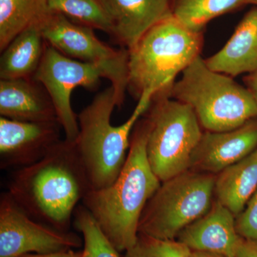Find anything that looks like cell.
Returning a JSON list of instances; mask_svg holds the SVG:
<instances>
[{
  "label": "cell",
  "mask_w": 257,
  "mask_h": 257,
  "mask_svg": "<svg viewBox=\"0 0 257 257\" xmlns=\"http://www.w3.org/2000/svg\"><path fill=\"white\" fill-rule=\"evenodd\" d=\"M204 60L212 70L231 77L257 72V6L244 15L226 45Z\"/></svg>",
  "instance_id": "16"
},
{
  "label": "cell",
  "mask_w": 257,
  "mask_h": 257,
  "mask_svg": "<svg viewBox=\"0 0 257 257\" xmlns=\"http://www.w3.org/2000/svg\"><path fill=\"white\" fill-rule=\"evenodd\" d=\"M83 246L72 232L56 229L29 215L8 192L0 197V257L62 252Z\"/></svg>",
  "instance_id": "10"
},
{
  "label": "cell",
  "mask_w": 257,
  "mask_h": 257,
  "mask_svg": "<svg viewBox=\"0 0 257 257\" xmlns=\"http://www.w3.org/2000/svg\"><path fill=\"white\" fill-rule=\"evenodd\" d=\"M112 34L122 48H133L150 29L172 16V0H101Z\"/></svg>",
  "instance_id": "14"
},
{
  "label": "cell",
  "mask_w": 257,
  "mask_h": 257,
  "mask_svg": "<svg viewBox=\"0 0 257 257\" xmlns=\"http://www.w3.org/2000/svg\"><path fill=\"white\" fill-rule=\"evenodd\" d=\"M45 45L40 23L20 32L1 52L0 79L33 78L41 63Z\"/></svg>",
  "instance_id": "18"
},
{
  "label": "cell",
  "mask_w": 257,
  "mask_h": 257,
  "mask_svg": "<svg viewBox=\"0 0 257 257\" xmlns=\"http://www.w3.org/2000/svg\"><path fill=\"white\" fill-rule=\"evenodd\" d=\"M51 12L47 0H0V50L31 25L41 23Z\"/></svg>",
  "instance_id": "19"
},
{
  "label": "cell",
  "mask_w": 257,
  "mask_h": 257,
  "mask_svg": "<svg viewBox=\"0 0 257 257\" xmlns=\"http://www.w3.org/2000/svg\"><path fill=\"white\" fill-rule=\"evenodd\" d=\"M246 5H251L253 6H257V0H247Z\"/></svg>",
  "instance_id": "29"
},
{
  "label": "cell",
  "mask_w": 257,
  "mask_h": 257,
  "mask_svg": "<svg viewBox=\"0 0 257 257\" xmlns=\"http://www.w3.org/2000/svg\"><path fill=\"white\" fill-rule=\"evenodd\" d=\"M191 257H225L216 253L205 252V251H192Z\"/></svg>",
  "instance_id": "28"
},
{
  "label": "cell",
  "mask_w": 257,
  "mask_h": 257,
  "mask_svg": "<svg viewBox=\"0 0 257 257\" xmlns=\"http://www.w3.org/2000/svg\"><path fill=\"white\" fill-rule=\"evenodd\" d=\"M154 95L151 90L144 92L130 117L119 126L111 124L117 106L111 86L98 93L77 115L79 133L76 147L92 189L109 187L117 178L127 156L134 128L150 107Z\"/></svg>",
  "instance_id": "3"
},
{
  "label": "cell",
  "mask_w": 257,
  "mask_h": 257,
  "mask_svg": "<svg viewBox=\"0 0 257 257\" xmlns=\"http://www.w3.org/2000/svg\"><path fill=\"white\" fill-rule=\"evenodd\" d=\"M20 257H82V251H75L74 249L62 251V252L38 254V253H28Z\"/></svg>",
  "instance_id": "27"
},
{
  "label": "cell",
  "mask_w": 257,
  "mask_h": 257,
  "mask_svg": "<svg viewBox=\"0 0 257 257\" xmlns=\"http://www.w3.org/2000/svg\"><path fill=\"white\" fill-rule=\"evenodd\" d=\"M257 189V149L216 175L214 199L236 218Z\"/></svg>",
  "instance_id": "17"
},
{
  "label": "cell",
  "mask_w": 257,
  "mask_h": 257,
  "mask_svg": "<svg viewBox=\"0 0 257 257\" xmlns=\"http://www.w3.org/2000/svg\"><path fill=\"white\" fill-rule=\"evenodd\" d=\"M124 257H191L192 250L178 240L156 239L139 234L137 242Z\"/></svg>",
  "instance_id": "23"
},
{
  "label": "cell",
  "mask_w": 257,
  "mask_h": 257,
  "mask_svg": "<svg viewBox=\"0 0 257 257\" xmlns=\"http://www.w3.org/2000/svg\"><path fill=\"white\" fill-rule=\"evenodd\" d=\"M235 257H257V240L242 238Z\"/></svg>",
  "instance_id": "25"
},
{
  "label": "cell",
  "mask_w": 257,
  "mask_h": 257,
  "mask_svg": "<svg viewBox=\"0 0 257 257\" xmlns=\"http://www.w3.org/2000/svg\"><path fill=\"white\" fill-rule=\"evenodd\" d=\"M59 121L30 122L0 117V167L23 168L46 156L62 140Z\"/></svg>",
  "instance_id": "11"
},
{
  "label": "cell",
  "mask_w": 257,
  "mask_h": 257,
  "mask_svg": "<svg viewBox=\"0 0 257 257\" xmlns=\"http://www.w3.org/2000/svg\"><path fill=\"white\" fill-rule=\"evenodd\" d=\"M243 82L257 104V72L246 74L243 77Z\"/></svg>",
  "instance_id": "26"
},
{
  "label": "cell",
  "mask_w": 257,
  "mask_h": 257,
  "mask_svg": "<svg viewBox=\"0 0 257 257\" xmlns=\"http://www.w3.org/2000/svg\"><path fill=\"white\" fill-rule=\"evenodd\" d=\"M0 114L20 121H58L50 94L34 78L0 80Z\"/></svg>",
  "instance_id": "15"
},
{
  "label": "cell",
  "mask_w": 257,
  "mask_h": 257,
  "mask_svg": "<svg viewBox=\"0 0 257 257\" xmlns=\"http://www.w3.org/2000/svg\"><path fill=\"white\" fill-rule=\"evenodd\" d=\"M50 94L65 140L75 142L79 127L71 96L77 87L95 90L101 78L111 81L110 71L101 64L88 63L62 55L46 42L41 63L33 77Z\"/></svg>",
  "instance_id": "9"
},
{
  "label": "cell",
  "mask_w": 257,
  "mask_h": 257,
  "mask_svg": "<svg viewBox=\"0 0 257 257\" xmlns=\"http://www.w3.org/2000/svg\"><path fill=\"white\" fill-rule=\"evenodd\" d=\"M257 149V118L229 131H204L193 152L189 170L217 175Z\"/></svg>",
  "instance_id": "12"
},
{
  "label": "cell",
  "mask_w": 257,
  "mask_h": 257,
  "mask_svg": "<svg viewBox=\"0 0 257 257\" xmlns=\"http://www.w3.org/2000/svg\"><path fill=\"white\" fill-rule=\"evenodd\" d=\"M73 219L74 227L83 236L82 257H119V251L83 204L74 211Z\"/></svg>",
  "instance_id": "22"
},
{
  "label": "cell",
  "mask_w": 257,
  "mask_h": 257,
  "mask_svg": "<svg viewBox=\"0 0 257 257\" xmlns=\"http://www.w3.org/2000/svg\"><path fill=\"white\" fill-rule=\"evenodd\" d=\"M216 175L188 170L161 183L145 208L139 234L175 240L210 209Z\"/></svg>",
  "instance_id": "7"
},
{
  "label": "cell",
  "mask_w": 257,
  "mask_h": 257,
  "mask_svg": "<svg viewBox=\"0 0 257 257\" xmlns=\"http://www.w3.org/2000/svg\"><path fill=\"white\" fill-rule=\"evenodd\" d=\"M149 131L150 121L145 115L134 128L117 178L105 188L91 189L82 202L119 253L137 242L142 214L162 183L147 158Z\"/></svg>",
  "instance_id": "2"
},
{
  "label": "cell",
  "mask_w": 257,
  "mask_h": 257,
  "mask_svg": "<svg viewBox=\"0 0 257 257\" xmlns=\"http://www.w3.org/2000/svg\"><path fill=\"white\" fill-rule=\"evenodd\" d=\"M45 42L69 58L101 64L110 71L111 86L114 89L118 108L124 104L127 91L128 52L113 48L101 42L94 29L71 21L64 15L51 11L40 23Z\"/></svg>",
  "instance_id": "8"
},
{
  "label": "cell",
  "mask_w": 257,
  "mask_h": 257,
  "mask_svg": "<svg viewBox=\"0 0 257 257\" xmlns=\"http://www.w3.org/2000/svg\"><path fill=\"white\" fill-rule=\"evenodd\" d=\"M241 239L236 216L215 199L208 212L184 228L177 238L192 251L225 257H235Z\"/></svg>",
  "instance_id": "13"
},
{
  "label": "cell",
  "mask_w": 257,
  "mask_h": 257,
  "mask_svg": "<svg viewBox=\"0 0 257 257\" xmlns=\"http://www.w3.org/2000/svg\"><path fill=\"white\" fill-rule=\"evenodd\" d=\"M91 189L75 142L64 139L41 160L15 170L8 192L34 219L68 231L74 211Z\"/></svg>",
  "instance_id": "1"
},
{
  "label": "cell",
  "mask_w": 257,
  "mask_h": 257,
  "mask_svg": "<svg viewBox=\"0 0 257 257\" xmlns=\"http://www.w3.org/2000/svg\"><path fill=\"white\" fill-rule=\"evenodd\" d=\"M203 32L186 28L173 16L157 24L128 50L127 90L137 99L146 91L170 97L175 78L200 56Z\"/></svg>",
  "instance_id": "4"
},
{
  "label": "cell",
  "mask_w": 257,
  "mask_h": 257,
  "mask_svg": "<svg viewBox=\"0 0 257 257\" xmlns=\"http://www.w3.org/2000/svg\"><path fill=\"white\" fill-rule=\"evenodd\" d=\"M49 8L71 21L112 34L110 19L101 0H47Z\"/></svg>",
  "instance_id": "21"
},
{
  "label": "cell",
  "mask_w": 257,
  "mask_h": 257,
  "mask_svg": "<svg viewBox=\"0 0 257 257\" xmlns=\"http://www.w3.org/2000/svg\"><path fill=\"white\" fill-rule=\"evenodd\" d=\"M236 228L243 239L257 240V189L236 218Z\"/></svg>",
  "instance_id": "24"
},
{
  "label": "cell",
  "mask_w": 257,
  "mask_h": 257,
  "mask_svg": "<svg viewBox=\"0 0 257 257\" xmlns=\"http://www.w3.org/2000/svg\"><path fill=\"white\" fill-rule=\"evenodd\" d=\"M170 98L188 104L203 130L229 131L257 118V104L245 86L209 68L198 57L175 82Z\"/></svg>",
  "instance_id": "5"
},
{
  "label": "cell",
  "mask_w": 257,
  "mask_h": 257,
  "mask_svg": "<svg viewBox=\"0 0 257 257\" xmlns=\"http://www.w3.org/2000/svg\"><path fill=\"white\" fill-rule=\"evenodd\" d=\"M144 114L150 121L147 158L160 182L188 170L204 133L192 107L170 96H156Z\"/></svg>",
  "instance_id": "6"
},
{
  "label": "cell",
  "mask_w": 257,
  "mask_h": 257,
  "mask_svg": "<svg viewBox=\"0 0 257 257\" xmlns=\"http://www.w3.org/2000/svg\"><path fill=\"white\" fill-rule=\"evenodd\" d=\"M247 0H172V16L194 32H203L211 20L246 5Z\"/></svg>",
  "instance_id": "20"
}]
</instances>
